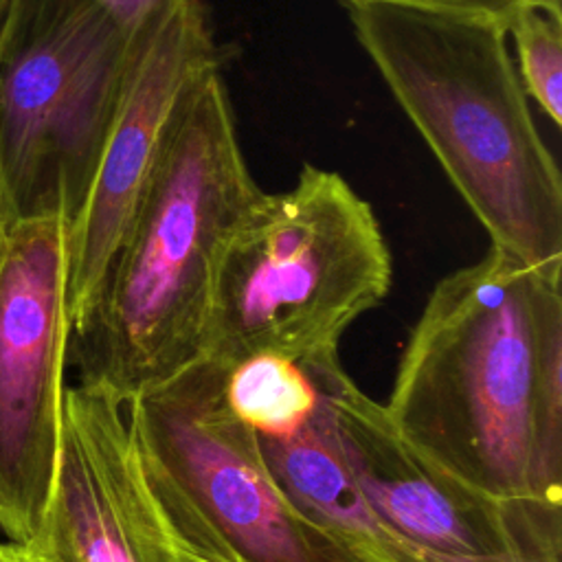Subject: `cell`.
Listing matches in <instances>:
<instances>
[{
    "label": "cell",
    "instance_id": "cell-1",
    "mask_svg": "<svg viewBox=\"0 0 562 562\" xmlns=\"http://www.w3.org/2000/svg\"><path fill=\"white\" fill-rule=\"evenodd\" d=\"M562 274L490 246L430 292L384 406L432 468L562 512Z\"/></svg>",
    "mask_w": 562,
    "mask_h": 562
},
{
    "label": "cell",
    "instance_id": "cell-2",
    "mask_svg": "<svg viewBox=\"0 0 562 562\" xmlns=\"http://www.w3.org/2000/svg\"><path fill=\"white\" fill-rule=\"evenodd\" d=\"M259 193L213 64L182 90L105 274L70 321L79 386L125 406L202 356L222 246Z\"/></svg>",
    "mask_w": 562,
    "mask_h": 562
},
{
    "label": "cell",
    "instance_id": "cell-3",
    "mask_svg": "<svg viewBox=\"0 0 562 562\" xmlns=\"http://www.w3.org/2000/svg\"><path fill=\"white\" fill-rule=\"evenodd\" d=\"M358 44L492 248L562 274V178L496 20L349 4Z\"/></svg>",
    "mask_w": 562,
    "mask_h": 562
},
{
    "label": "cell",
    "instance_id": "cell-4",
    "mask_svg": "<svg viewBox=\"0 0 562 562\" xmlns=\"http://www.w3.org/2000/svg\"><path fill=\"white\" fill-rule=\"evenodd\" d=\"M391 277L371 204L340 173L305 165L294 187L261 191L226 237L202 353H338L342 334L384 301Z\"/></svg>",
    "mask_w": 562,
    "mask_h": 562
},
{
    "label": "cell",
    "instance_id": "cell-5",
    "mask_svg": "<svg viewBox=\"0 0 562 562\" xmlns=\"http://www.w3.org/2000/svg\"><path fill=\"white\" fill-rule=\"evenodd\" d=\"M143 40L88 0H7L0 191L11 228L42 220L75 226Z\"/></svg>",
    "mask_w": 562,
    "mask_h": 562
},
{
    "label": "cell",
    "instance_id": "cell-6",
    "mask_svg": "<svg viewBox=\"0 0 562 562\" xmlns=\"http://www.w3.org/2000/svg\"><path fill=\"white\" fill-rule=\"evenodd\" d=\"M151 496L184 562H358L277 483L259 435L200 356L125 404Z\"/></svg>",
    "mask_w": 562,
    "mask_h": 562
},
{
    "label": "cell",
    "instance_id": "cell-7",
    "mask_svg": "<svg viewBox=\"0 0 562 562\" xmlns=\"http://www.w3.org/2000/svg\"><path fill=\"white\" fill-rule=\"evenodd\" d=\"M314 373L351 479L406 538L450 562H562V512L490 498L426 463L338 353L316 358Z\"/></svg>",
    "mask_w": 562,
    "mask_h": 562
},
{
    "label": "cell",
    "instance_id": "cell-8",
    "mask_svg": "<svg viewBox=\"0 0 562 562\" xmlns=\"http://www.w3.org/2000/svg\"><path fill=\"white\" fill-rule=\"evenodd\" d=\"M68 331V226L18 224L0 266V529L15 544L35 538L53 490Z\"/></svg>",
    "mask_w": 562,
    "mask_h": 562
},
{
    "label": "cell",
    "instance_id": "cell-9",
    "mask_svg": "<svg viewBox=\"0 0 562 562\" xmlns=\"http://www.w3.org/2000/svg\"><path fill=\"white\" fill-rule=\"evenodd\" d=\"M125 406L66 386L57 468L35 562H184L145 481Z\"/></svg>",
    "mask_w": 562,
    "mask_h": 562
},
{
    "label": "cell",
    "instance_id": "cell-10",
    "mask_svg": "<svg viewBox=\"0 0 562 562\" xmlns=\"http://www.w3.org/2000/svg\"><path fill=\"white\" fill-rule=\"evenodd\" d=\"M217 50L200 2L178 9L136 48L88 202L68 231V316L86 307L147 184L171 112Z\"/></svg>",
    "mask_w": 562,
    "mask_h": 562
},
{
    "label": "cell",
    "instance_id": "cell-11",
    "mask_svg": "<svg viewBox=\"0 0 562 562\" xmlns=\"http://www.w3.org/2000/svg\"><path fill=\"white\" fill-rule=\"evenodd\" d=\"M259 441L281 490L358 562H450L406 538L364 498L331 439L323 400L296 435Z\"/></svg>",
    "mask_w": 562,
    "mask_h": 562
},
{
    "label": "cell",
    "instance_id": "cell-12",
    "mask_svg": "<svg viewBox=\"0 0 562 562\" xmlns=\"http://www.w3.org/2000/svg\"><path fill=\"white\" fill-rule=\"evenodd\" d=\"M314 360L277 351L220 360L224 364V400L235 417L259 437L288 439L321 406L323 391L314 373Z\"/></svg>",
    "mask_w": 562,
    "mask_h": 562
},
{
    "label": "cell",
    "instance_id": "cell-13",
    "mask_svg": "<svg viewBox=\"0 0 562 562\" xmlns=\"http://www.w3.org/2000/svg\"><path fill=\"white\" fill-rule=\"evenodd\" d=\"M518 55L520 83L555 127L562 123V13L527 4L505 24Z\"/></svg>",
    "mask_w": 562,
    "mask_h": 562
},
{
    "label": "cell",
    "instance_id": "cell-14",
    "mask_svg": "<svg viewBox=\"0 0 562 562\" xmlns=\"http://www.w3.org/2000/svg\"><path fill=\"white\" fill-rule=\"evenodd\" d=\"M347 4H360V2H384V4H397L419 11H432V13H448V15H465V18H485L496 20L503 26L507 20L518 13L527 4H547V7H562L560 0H345Z\"/></svg>",
    "mask_w": 562,
    "mask_h": 562
},
{
    "label": "cell",
    "instance_id": "cell-15",
    "mask_svg": "<svg viewBox=\"0 0 562 562\" xmlns=\"http://www.w3.org/2000/svg\"><path fill=\"white\" fill-rule=\"evenodd\" d=\"M0 562H35V558L22 544L0 542Z\"/></svg>",
    "mask_w": 562,
    "mask_h": 562
},
{
    "label": "cell",
    "instance_id": "cell-16",
    "mask_svg": "<svg viewBox=\"0 0 562 562\" xmlns=\"http://www.w3.org/2000/svg\"><path fill=\"white\" fill-rule=\"evenodd\" d=\"M9 241H11V224L7 220V211H4V202H2V191H0V266H2V261L7 257Z\"/></svg>",
    "mask_w": 562,
    "mask_h": 562
},
{
    "label": "cell",
    "instance_id": "cell-17",
    "mask_svg": "<svg viewBox=\"0 0 562 562\" xmlns=\"http://www.w3.org/2000/svg\"><path fill=\"white\" fill-rule=\"evenodd\" d=\"M4 4H7V0H0V15H2V11H4Z\"/></svg>",
    "mask_w": 562,
    "mask_h": 562
}]
</instances>
